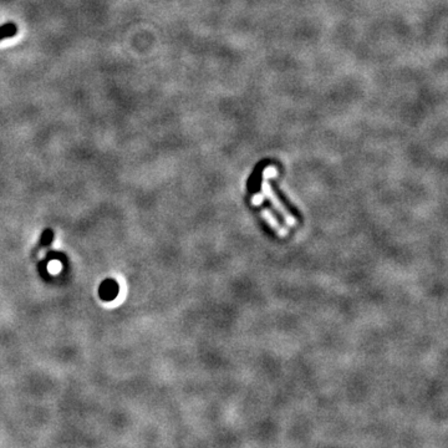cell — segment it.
Masks as SVG:
<instances>
[{
	"mask_svg": "<svg viewBox=\"0 0 448 448\" xmlns=\"http://www.w3.org/2000/svg\"><path fill=\"white\" fill-rule=\"evenodd\" d=\"M270 174H276V172H275L273 168H272V169H268L267 172H266V180H264V182H263V192H264V194L267 196L268 198H269L270 201L273 202V204H274L275 207L278 208V211H281V213H283V215L287 218V222H288L289 224L294 226V218L292 217V214L289 213L288 211H287V209L284 208V206L281 204V202L279 201L278 198H276V196L273 193L272 188H270L269 183H268V177H269Z\"/></svg>",
	"mask_w": 448,
	"mask_h": 448,
	"instance_id": "1",
	"label": "cell"
},
{
	"mask_svg": "<svg viewBox=\"0 0 448 448\" xmlns=\"http://www.w3.org/2000/svg\"><path fill=\"white\" fill-rule=\"evenodd\" d=\"M101 299L105 301L114 300L115 298L119 294V285L114 279H106L102 281L99 290Z\"/></svg>",
	"mask_w": 448,
	"mask_h": 448,
	"instance_id": "2",
	"label": "cell"
},
{
	"mask_svg": "<svg viewBox=\"0 0 448 448\" xmlns=\"http://www.w3.org/2000/svg\"><path fill=\"white\" fill-rule=\"evenodd\" d=\"M54 241V232L51 229H47L41 235V244L43 246H50Z\"/></svg>",
	"mask_w": 448,
	"mask_h": 448,
	"instance_id": "5",
	"label": "cell"
},
{
	"mask_svg": "<svg viewBox=\"0 0 448 448\" xmlns=\"http://www.w3.org/2000/svg\"><path fill=\"white\" fill-rule=\"evenodd\" d=\"M15 34H16V27L14 25L13 23L0 27V40H3L5 38H12Z\"/></svg>",
	"mask_w": 448,
	"mask_h": 448,
	"instance_id": "4",
	"label": "cell"
},
{
	"mask_svg": "<svg viewBox=\"0 0 448 448\" xmlns=\"http://www.w3.org/2000/svg\"><path fill=\"white\" fill-rule=\"evenodd\" d=\"M261 215H263V218H266V221L272 226V227L275 228V231L279 233L281 235H288V229H284V228L281 227V224H278V222L275 221L274 217L272 215V213L269 212V211H263V213H261Z\"/></svg>",
	"mask_w": 448,
	"mask_h": 448,
	"instance_id": "3",
	"label": "cell"
}]
</instances>
